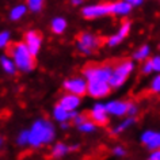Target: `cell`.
Returning <instances> with one entry per match:
<instances>
[{"mask_svg": "<svg viewBox=\"0 0 160 160\" xmlns=\"http://www.w3.org/2000/svg\"><path fill=\"white\" fill-rule=\"evenodd\" d=\"M113 67L102 64V65H88L84 68L83 75L88 83V91L87 94L92 98L101 99L110 94V76Z\"/></svg>", "mask_w": 160, "mask_h": 160, "instance_id": "cell-1", "label": "cell"}, {"mask_svg": "<svg viewBox=\"0 0 160 160\" xmlns=\"http://www.w3.org/2000/svg\"><path fill=\"white\" fill-rule=\"evenodd\" d=\"M56 138L54 125L46 118H38L29 129V145L39 148L50 144Z\"/></svg>", "mask_w": 160, "mask_h": 160, "instance_id": "cell-2", "label": "cell"}, {"mask_svg": "<svg viewBox=\"0 0 160 160\" xmlns=\"http://www.w3.org/2000/svg\"><path fill=\"white\" fill-rule=\"evenodd\" d=\"M10 56L12 57L15 65H17V68H18V71L27 73V72L34 69V67H35L34 57L35 56L29 50V48L26 46L25 42L14 43L10 49Z\"/></svg>", "mask_w": 160, "mask_h": 160, "instance_id": "cell-3", "label": "cell"}, {"mask_svg": "<svg viewBox=\"0 0 160 160\" xmlns=\"http://www.w3.org/2000/svg\"><path fill=\"white\" fill-rule=\"evenodd\" d=\"M134 71V62L132 60H123L119 61L117 65L113 67L110 76V86L111 88H119L126 83V80L129 79L132 72Z\"/></svg>", "mask_w": 160, "mask_h": 160, "instance_id": "cell-4", "label": "cell"}, {"mask_svg": "<svg viewBox=\"0 0 160 160\" xmlns=\"http://www.w3.org/2000/svg\"><path fill=\"white\" fill-rule=\"evenodd\" d=\"M99 45H101V38L92 33H82L79 35L78 41H76V48L82 54L90 56L97 50Z\"/></svg>", "mask_w": 160, "mask_h": 160, "instance_id": "cell-5", "label": "cell"}, {"mask_svg": "<svg viewBox=\"0 0 160 160\" xmlns=\"http://www.w3.org/2000/svg\"><path fill=\"white\" fill-rule=\"evenodd\" d=\"M62 87L67 92L79 95V97H84L88 91V83H87L86 78H82V76H75V78L67 79L65 82L62 83Z\"/></svg>", "mask_w": 160, "mask_h": 160, "instance_id": "cell-6", "label": "cell"}, {"mask_svg": "<svg viewBox=\"0 0 160 160\" xmlns=\"http://www.w3.org/2000/svg\"><path fill=\"white\" fill-rule=\"evenodd\" d=\"M82 15L86 19H99L110 15V3H97V4H87L82 8Z\"/></svg>", "mask_w": 160, "mask_h": 160, "instance_id": "cell-7", "label": "cell"}, {"mask_svg": "<svg viewBox=\"0 0 160 160\" xmlns=\"http://www.w3.org/2000/svg\"><path fill=\"white\" fill-rule=\"evenodd\" d=\"M130 29H132V23L129 21H125L121 23V26L118 27L117 33H114L113 35H110L109 38H107V45H109L110 48H114L119 45L123 39H125L128 35H129L130 33Z\"/></svg>", "mask_w": 160, "mask_h": 160, "instance_id": "cell-8", "label": "cell"}, {"mask_svg": "<svg viewBox=\"0 0 160 160\" xmlns=\"http://www.w3.org/2000/svg\"><path fill=\"white\" fill-rule=\"evenodd\" d=\"M23 42L26 43V46L29 48V50L31 52V53H33L34 56H37L39 53V50H41V46H42V37L38 31L29 30L25 34Z\"/></svg>", "mask_w": 160, "mask_h": 160, "instance_id": "cell-9", "label": "cell"}, {"mask_svg": "<svg viewBox=\"0 0 160 160\" xmlns=\"http://www.w3.org/2000/svg\"><path fill=\"white\" fill-rule=\"evenodd\" d=\"M90 118L97 123V125H106L109 122V113H107L105 103H95L90 111Z\"/></svg>", "mask_w": 160, "mask_h": 160, "instance_id": "cell-10", "label": "cell"}, {"mask_svg": "<svg viewBox=\"0 0 160 160\" xmlns=\"http://www.w3.org/2000/svg\"><path fill=\"white\" fill-rule=\"evenodd\" d=\"M141 142L145 145L149 151H155V149H160V132H155L148 129L141 133Z\"/></svg>", "mask_w": 160, "mask_h": 160, "instance_id": "cell-11", "label": "cell"}, {"mask_svg": "<svg viewBox=\"0 0 160 160\" xmlns=\"http://www.w3.org/2000/svg\"><path fill=\"white\" fill-rule=\"evenodd\" d=\"M128 105H129V102L114 99V101H110L106 103V109L109 115L119 118V117H123V115H128Z\"/></svg>", "mask_w": 160, "mask_h": 160, "instance_id": "cell-12", "label": "cell"}, {"mask_svg": "<svg viewBox=\"0 0 160 160\" xmlns=\"http://www.w3.org/2000/svg\"><path fill=\"white\" fill-rule=\"evenodd\" d=\"M132 10H133V7L125 0H115V2L110 3V15H113V17L125 18L132 12Z\"/></svg>", "mask_w": 160, "mask_h": 160, "instance_id": "cell-13", "label": "cell"}, {"mask_svg": "<svg viewBox=\"0 0 160 160\" xmlns=\"http://www.w3.org/2000/svg\"><path fill=\"white\" fill-rule=\"evenodd\" d=\"M80 103H82V99H80L79 95L67 92L61 99H60L58 105H61L64 109H67L68 111H75V110H78Z\"/></svg>", "mask_w": 160, "mask_h": 160, "instance_id": "cell-14", "label": "cell"}, {"mask_svg": "<svg viewBox=\"0 0 160 160\" xmlns=\"http://www.w3.org/2000/svg\"><path fill=\"white\" fill-rule=\"evenodd\" d=\"M29 12V7H27V4H23V3H21V4H17L14 6L10 10V19L12 22H18L21 21V19L25 18V15Z\"/></svg>", "mask_w": 160, "mask_h": 160, "instance_id": "cell-15", "label": "cell"}, {"mask_svg": "<svg viewBox=\"0 0 160 160\" xmlns=\"http://www.w3.org/2000/svg\"><path fill=\"white\" fill-rule=\"evenodd\" d=\"M0 67H2V69L4 71L7 75H15L18 71V68L15 65L11 56H2V57H0Z\"/></svg>", "mask_w": 160, "mask_h": 160, "instance_id": "cell-16", "label": "cell"}, {"mask_svg": "<svg viewBox=\"0 0 160 160\" xmlns=\"http://www.w3.org/2000/svg\"><path fill=\"white\" fill-rule=\"evenodd\" d=\"M67 27H68V22L62 17H56L50 22V29L54 34H62L67 30Z\"/></svg>", "mask_w": 160, "mask_h": 160, "instance_id": "cell-17", "label": "cell"}, {"mask_svg": "<svg viewBox=\"0 0 160 160\" xmlns=\"http://www.w3.org/2000/svg\"><path fill=\"white\" fill-rule=\"evenodd\" d=\"M53 119L60 122H65L71 119V111H68L67 109H64L61 105H57L53 109Z\"/></svg>", "mask_w": 160, "mask_h": 160, "instance_id": "cell-18", "label": "cell"}, {"mask_svg": "<svg viewBox=\"0 0 160 160\" xmlns=\"http://www.w3.org/2000/svg\"><path fill=\"white\" fill-rule=\"evenodd\" d=\"M133 123H134V117H129V115H128V118L122 119L118 125H115L113 129H111V134H121L126 129H129Z\"/></svg>", "mask_w": 160, "mask_h": 160, "instance_id": "cell-19", "label": "cell"}, {"mask_svg": "<svg viewBox=\"0 0 160 160\" xmlns=\"http://www.w3.org/2000/svg\"><path fill=\"white\" fill-rule=\"evenodd\" d=\"M69 151H71V147H68L67 144L56 142L53 148H52V156H53L54 159H60V158H62V156H65Z\"/></svg>", "mask_w": 160, "mask_h": 160, "instance_id": "cell-20", "label": "cell"}, {"mask_svg": "<svg viewBox=\"0 0 160 160\" xmlns=\"http://www.w3.org/2000/svg\"><path fill=\"white\" fill-rule=\"evenodd\" d=\"M149 53H151V46L142 45L133 53V58H134V61H142L144 62L145 60H148V57H149Z\"/></svg>", "mask_w": 160, "mask_h": 160, "instance_id": "cell-21", "label": "cell"}, {"mask_svg": "<svg viewBox=\"0 0 160 160\" xmlns=\"http://www.w3.org/2000/svg\"><path fill=\"white\" fill-rule=\"evenodd\" d=\"M78 129L82 132V133H94L95 130H97V123H95L92 119H88L87 118L83 123H80V125L78 126Z\"/></svg>", "mask_w": 160, "mask_h": 160, "instance_id": "cell-22", "label": "cell"}, {"mask_svg": "<svg viewBox=\"0 0 160 160\" xmlns=\"http://www.w3.org/2000/svg\"><path fill=\"white\" fill-rule=\"evenodd\" d=\"M26 4L29 7V11H31V12H39L43 8L45 0H26Z\"/></svg>", "mask_w": 160, "mask_h": 160, "instance_id": "cell-23", "label": "cell"}, {"mask_svg": "<svg viewBox=\"0 0 160 160\" xmlns=\"http://www.w3.org/2000/svg\"><path fill=\"white\" fill-rule=\"evenodd\" d=\"M11 42V33L8 30H3L0 31V49H6L8 48Z\"/></svg>", "mask_w": 160, "mask_h": 160, "instance_id": "cell-24", "label": "cell"}, {"mask_svg": "<svg viewBox=\"0 0 160 160\" xmlns=\"http://www.w3.org/2000/svg\"><path fill=\"white\" fill-rule=\"evenodd\" d=\"M17 142H18V145H21V147L29 145V129L19 132V134L17 137Z\"/></svg>", "mask_w": 160, "mask_h": 160, "instance_id": "cell-25", "label": "cell"}, {"mask_svg": "<svg viewBox=\"0 0 160 160\" xmlns=\"http://www.w3.org/2000/svg\"><path fill=\"white\" fill-rule=\"evenodd\" d=\"M151 91L155 94H160V73L156 75L151 82Z\"/></svg>", "mask_w": 160, "mask_h": 160, "instance_id": "cell-26", "label": "cell"}, {"mask_svg": "<svg viewBox=\"0 0 160 160\" xmlns=\"http://www.w3.org/2000/svg\"><path fill=\"white\" fill-rule=\"evenodd\" d=\"M151 64H152V69L156 73H160V54L158 56H153L151 58Z\"/></svg>", "mask_w": 160, "mask_h": 160, "instance_id": "cell-27", "label": "cell"}, {"mask_svg": "<svg viewBox=\"0 0 160 160\" xmlns=\"http://www.w3.org/2000/svg\"><path fill=\"white\" fill-rule=\"evenodd\" d=\"M137 114H138V106L133 102H129V105H128V115L129 117H136Z\"/></svg>", "mask_w": 160, "mask_h": 160, "instance_id": "cell-28", "label": "cell"}, {"mask_svg": "<svg viewBox=\"0 0 160 160\" xmlns=\"http://www.w3.org/2000/svg\"><path fill=\"white\" fill-rule=\"evenodd\" d=\"M141 72L144 75H151L153 69H152V64H151V60H145L144 64L141 65Z\"/></svg>", "mask_w": 160, "mask_h": 160, "instance_id": "cell-29", "label": "cell"}, {"mask_svg": "<svg viewBox=\"0 0 160 160\" xmlns=\"http://www.w3.org/2000/svg\"><path fill=\"white\" fill-rule=\"evenodd\" d=\"M113 153H114V156H117V158H123V156L126 155V151H125V148L123 147L118 145V147H114Z\"/></svg>", "mask_w": 160, "mask_h": 160, "instance_id": "cell-30", "label": "cell"}, {"mask_svg": "<svg viewBox=\"0 0 160 160\" xmlns=\"http://www.w3.org/2000/svg\"><path fill=\"white\" fill-rule=\"evenodd\" d=\"M86 119H87V117H86L84 114H79V113H78V115H76V117L73 118V122H75L76 126H79L80 123H83V122L86 121Z\"/></svg>", "mask_w": 160, "mask_h": 160, "instance_id": "cell-31", "label": "cell"}, {"mask_svg": "<svg viewBox=\"0 0 160 160\" xmlns=\"http://www.w3.org/2000/svg\"><path fill=\"white\" fill-rule=\"evenodd\" d=\"M148 160H160V149H155L151 152Z\"/></svg>", "mask_w": 160, "mask_h": 160, "instance_id": "cell-32", "label": "cell"}, {"mask_svg": "<svg viewBox=\"0 0 160 160\" xmlns=\"http://www.w3.org/2000/svg\"><path fill=\"white\" fill-rule=\"evenodd\" d=\"M125 2H128L134 8V7H140V6H141L144 3V0H125Z\"/></svg>", "mask_w": 160, "mask_h": 160, "instance_id": "cell-33", "label": "cell"}, {"mask_svg": "<svg viewBox=\"0 0 160 160\" xmlns=\"http://www.w3.org/2000/svg\"><path fill=\"white\" fill-rule=\"evenodd\" d=\"M83 2H84V0H71V4L75 6V7H79V6L83 4Z\"/></svg>", "mask_w": 160, "mask_h": 160, "instance_id": "cell-34", "label": "cell"}, {"mask_svg": "<svg viewBox=\"0 0 160 160\" xmlns=\"http://www.w3.org/2000/svg\"><path fill=\"white\" fill-rule=\"evenodd\" d=\"M60 128H61V129H68V128H69V123H68V121L60 122Z\"/></svg>", "mask_w": 160, "mask_h": 160, "instance_id": "cell-35", "label": "cell"}, {"mask_svg": "<svg viewBox=\"0 0 160 160\" xmlns=\"http://www.w3.org/2000/svg\"><path fill=\"white\" fill-rule=\"evenodd\" d=\"M3 144H4V140H3V137H0V148L3 147Z\"/></svg>", "mask_w": 160, "mask_h": 160, "instance_id": "cell-36", "label": "cell"}]
</instances>
